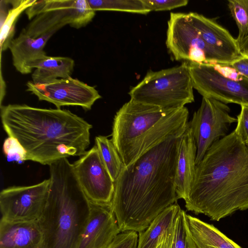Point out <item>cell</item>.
Segmentation results:
<instances>
[{"mask_svg": "<svg viewBox=\"0 0 248 248\" xmlns=\"http://www.w3.org/2000/svg\"><path fill=\"white\" fill-rule=\"evenodd\" d=\"M183 133L170 136L122 169L114 182L111 204L121 232L145 230L176 202V166Z\"/></svg>", "mask_w": 248, "mask_h": 248, "instance_id": "1", "label": "cell"}, {"mask_svg": "<svg viewBox=\"0 0 248 248\" xmlns=\"http://www.w3.org/2000/svg\"><path fill=\"white\" fill-rule=\"evenodd\" d=\"M188 211L219 221L248 209V145L234 131L215 141L196 165Z\"/></svg>", "mask_w": 248, "mask_h": 248, "instance_id": "2", "label": "cell"}, {"mask_svg": "<svg viewBox=\"0 0 248 248\" xmlns=\"http://www.w3.org/2000/svg\"><path fill=\"white\" fill-rule=\"evenodd\" d=\"M2 126L26 152V160L50 165L63 158L81 156L90 143L92 125L67 109L25 104L0 106Z\"/></svg>", "mask_w": 248, "mask_h": 248, "instance_id": "3", "label": "cell"}, {"mask_svg": "<svg viewBox=\"0 0 248 248\" xmlns=\"http://www.w3.org/2000/svg\"><path fill=\"white\" fill-rule=\"evenodd\" d=\"M50 186L37 220L43 248H78L91 211V202L82 189L67 158L49 165Z\"/></svg>", "mask_w": 248, "mask_h": 248, "instance_id": "4", "label": "cell"}, {"mask_svg": "<svg viewBox=\"0 0 248 248\" xmlns=\"http://www.w3.org/2000/svg\"><path fill=\"white\" fill-rule=\"evenodd\" d=\"M193 87L188 63L157 71H148L129 92L131 99L174 110L194 101Z\"/></svg>", "mask_w": 248, "mask_h": 248, "instance_id": "5", "label": "cell"}, {"mask_svg": "<svg viewBox=\"0 0 248 248\" xmlns=\"http://www.w3.org/2000/svg\"><path fill=\"white\" fill-rule=\"evenodd\" d=\"M193 88L225 104L248 106V79L230 65L188 63Z\"/></svg>", "mask_w": 248, "mask_h": 248, "instance_id": "6", "label": "cell"}, {"mask_svg": "<svg viewBox=\"0 0 248 248\" xmlns=\"http://www.w3.org/2000/svg\"><path fill=\"white\" fill-rule=\"evenodd\" d=\"M173 110L163 109L131 99L122 106L113 119L111 140L123 162L135 144Z\"/></svg>", "mask_w": 248, "mask_h": 248, "instance_id": "7", "label": "cell"}, {"mask_svg": "<svg viewBox=\"0 0 248 248\" xmlns=\"http://www.w3.org/2000/svg\"><path fill=\"white\" fill-rule=\"evenodd\" d=\"M166 44L175 60L228 65L201 36L193 25L189 13L170 14Z\"/></svg>", "mask_w": 248, "mask_h": 248, "instance_id": "8", "label": "cell"}, {"mask_svg": "<svg viewBox=\"0 0 248 248\" xmlns=\"http://www.w3.org/2000/svg\"><path fill=\"white\" fill-rule=\"evenodd\" d=\"M225 104L215 99L202 97L200 107L188 122L197 146L196 165L217 140L227 135L231 124L237 118L230 114Z\"/></svg>", "mask_w": 248, "mask_h": 248, "instance_id": "9", "label": "cell"}, {"mask_svg": "<svg viewBox=\"0 0 248 248\" xmlns=\"http://www.w3.org/2000/svg\"><path fill=\"white\" fill-rule=\"evenodd\" d=\"M50 179L31 186H12L0 193L1 219L11 222L39 219L46 200Z\"/></svg>", "mask_w": 248, "mask_h": 248, "instance_id": "10", "label": "cell"}, {"mask_svg": "<svg viewBox=\"0 0 248 248\" xmlns=\"http://www.w3.org/2000/svg\"><path fill=\"white\" fill-rule=\"evenodd\" d=\"M79 184L92 203L110 206L115 185L96 145L73 164Z\"/></svg>", "mask_w": 248, "mask_h": 248, "instance_id": "11", "label": "cell"}, {"mask_svg": "<svg viewBox=\"0 0 248 248\" xmlns=\"http://www.w3.org/2000/svg\"><path fill=\"white\" fill-rule=\"evenodd\" d=\"M26 86L27 91L36 95L39 100L51 103L57 108L71 106L89 110L101 98L94 87L71 77L43 84L29 81Z\"/></svg>", "mask_w": 248, "mask_h": 248, "instance_id": "12", "label": "cell"}, {"mask_svg": "<svg viewBox=\"0 0 248 248\" xmlns=\"http://www.w3.org/2000/svg\"><path fill=\"white\" fill-rule=\"evenodd\" d=\"M85 16L81 0H43L41 13L21 32L34 38L56 32L66 25L78 29Z\"/></svg>", "mask_w": 248, "mask_h": 248, "instance_id": "13", "label": "cell"}, {"mask_svg": "<svg viewBox=\"0 0 248 248\" xmlns=\"http://www.w3.org/2000/svg\"><path fill=\"white\" fill-rule=\"evenodd\" d=\"M120 232L111 207L91 202L89 217L78 248H108Z\"/></svg>", "mask_w": 248, "mask_h": 248, "instance_id": "14", "label": "cell"}, {"mask_svg": "<svg viewBox=\"0 0 248 248\" xmlns=\"http://www.w3.org/2000/svg\"><path fill=\"white\" fill-rule=\"evenodd\" d=\"M192 22L201 36L230 65L242 57L236 39L214 20L197 13H189Z\"/></svg>", "mask_w": 248, "mask_h": 248, "instance_id": "15", "label": "cell"}, {"mask_svg": "<svg viewBox=\"0 0 248 248\" xmlns=\"http://www.w3.org/2000/svg\"><path fill=\"white\" fill-rule=\"evenodd\" d=\"M197 146L188 122L181 137L176 166L175 186L178 200L188 196L196 170Z\"/></svg>", "mask_w": 248, "mask_h": 248, "instance_id": "16", "label": "cell"}, {"mask_svg": "<svg viewBox=\"0 0 248 248\" xmlns=\"http://www.w3.org/2000/svg\"><path fill=\"white\" fill-rule=\"evenodd\" d=\"M43 245L37 221L11 222L1 218L0 248H43Z\"/></svg>", "mask_w": 248, "mask_h": 248, "instance_id": "17", "label": "cell"}, {"mask_svg": "<svg viewBox=\"0 0 248 248\" xmlns=\"http://www.w3.org/2000/svg\"><path fill=\"white\" fill-rule=\"evenodd\" d=\"M55 31H52L38 38H32L22 32L10 42L8 48L11 52L13 64L22 74L31 73L27 64L31 61L46 53L44 50L48 40Z\"/></svg>", "mask_w": 248, "mask_h": 248, "instance_id": "18", "label": "cell"}, {"mask_svg": "<svg viewBox=\"0 0 248 248\" xmlns=\"http://www.w3.org/2000/svg\"><path fill=\"white\" fill-rule=\"evenodd\" d=\"M74 60L67 57H52L44 55L27 64L31 73L32 82L34 84L46 83L55 79L71 77L74 70Z\"/></svg>", "mask_w": 248, "mask_h": 248, "instance_id": "19", "label": "cell"}, {"mask_svg": "<svg viewBox=\"0 0 248 248\" xmlns=\"http://www.w3.org/2000/svg\"><path fill=\"white\" fill-rule=\"evenodd\" d=\"M187 220L197 248H242L213 225L188 215Z\"/></svg>", "mask_w": 248, "mask_h": 248, "instance_id": "20", "label": "cell"}, {"mask_svg": "<svg viewBox=\"0 0 248 248\" xmlns=\"http://www.w3.org/2000/svg\"><path fill=\"white\" fill-rule=\"evenodd\" d=\"M180 208L177 203L168 207L145 230L140 232L137 248H156L162 236L173 223Z\"/></svg>", "mask_w": 248, "mask_h": 248, "instance_id": "21", "label": "cell"}, {"mask_svg": "<svg viewBox=\"0 0 248 248\" xmlns=\"http://www.w3.org/2000/svg\"><path fill=\"white\" fill-rule=\"evenodd\" d=\"M34 0H10L13 7L7 13L1 10V17L4 19L1 20L0 26V48L1 51L6 50L11 41L14 39L15 33L16 23L18 17L24 11L30 7Z\"/></svg>", "mask_w": 248, "mask_h": 248, "instance_id": "22", "label": "cell"}, {"mask_svg": "<svg viewBox=\"0 0 248 248\" xmlns=\"http://www.w3.org/2000/svg\"><path fill=\"white\" fill-rule=\"evenodd\" d=\"M167 248H197L189 229L187 214L181 208L169 229Z\"/></svg>", "mask_w": 248, "mask_h": 248, "instance_id": "23", "label": "cell"}, {"mask_svg": "<svg viewBox=\"0 0 248 248\" xmlns=\"http://www.w3.org/2000/svg\"><path fill=\"white\" fill-rule=\"evenodd\" d=\"M95 142L102 161L115 182L124 167L121 157L111 140L107 137L96 136Z\"/></svg>", "mask_w": 248, "mask_h": 248, "instance_id": "24", "label": "cell"}, {"mask_svg": "<svg viewBox=\"0 0 248 248\" xmlns=\"http://www.w3.org/2000/svg\"><path fill=\"white\" fill-rule=\"evenodd\" d=\"M91 8L96 11H114L146 15L151 11L142 0H87Z\"/></svg>", "mask_w": 248, "mask_h": 248, "instance_id": "25", "label": "cell"}, {"mask_svg": "<svg viewBox=\"0 0 248 248\" xmlns=\"http://www.w3.org/2000/svg\"><path fill=\"white\" fill-rule=\"evenodd\" d=\"M228 5L238 29L236 40L239 47L248 37V0H229Z\"/></svg>", "mask_w": 248, "mask_h": 248, "instance_id": "26", "label": "cell"}, {"mask_svg": "<svg viewBox=\"0 0 248 248\" xmlns=\"http://www.w3.org/2000/svg\"><path fill=\"white\" fill-rule=\"evenodd\" d=\"M3 150L8 159L16 161H26L27 154L24 148L18 141L11 137H8L4 141Z\"/></svg>", "mask_w": 248, "mask_h": 248, "instance_id": "27", "label": "cell"}, {"mask_svg": "<svg viewBox=\"0 0 248 248\" xmlns=\"http://www.w3.org/2000/svg\"><path fill=\"white\" fill-rule=\"evenodd\" d=\"M146 7L151 11L170 10L186 6L187 0H142Z\"/></svg>", "mask_w": 248, "mask_h": 248, "instance_id": "28", "label": "cell"}, {"mask_svg": "<svg viewBox=\"0 0 248 248\" xmlns=\"http://www.w3.org/2000/svg\"><path fill=\"white\" fill-rule=\"evenodd\" d=\"M241 108L234 131L243 143L248 145V106H241Z\"/></svg>", "mask_w": 248, "mask_h": 248, "instance_id": "29", "label": "cell"}, {"mask_svg": "<svg viewBox=\"0 0 248 248\" xmlns=\"http://www.w3.org/2000/svg\"><path fill=\"white\" fill-rule=\"evenodd\" d=\"M138 243L137 232L127 231L119 233L108 248H137Z\"/></svg>", "mask_w": 248, "mask_h": 248, "instance_id": "30", "label": "cell"}, {"mask_svg": "<svg viewBox=\"0 0 248 248\" xmlns=\"http://www.w3.org/2000/svg\"><path fill=\"white\" fill-rule=\"evenodd\" d=\"M230 65L237 72L248 79V57L243 56Z\"/></svg>", "mask_w": 248, "mask_h": 248, "instance_id": "31", "label": "cell"}, {"mask_svg": "<svg viewBox=\"0 0 248 248\" xmlns=\"http://www.w3.org/2000/svg\"><path fill=\"white\" fill-rule=\"evenodd\" d=\"M169 229L165 232L160 239L156 248H167L168 244Z\"/></svg>", "mask_w": 248, "mask_h": 248, "instance_id": "32", "label": "cell"}, {"mask_svg": "<svg viewBox=\"0 0 248 248\" xmlns=\"http://www.w3.org/2000/svg\"><path fill=\"white\" fill-rule=\"evenodd\" d=\"M239 49L243 56L248 57V37L240 46Z\"/></svg>", "mask_w": 248, "mask_h": 248, "instance_id": "33", "label": "cell"}, {"mask_svg": "<svg viewBox=\"0 0 248 248\" xmlns=\"http://www.w3.org/2000/svg\"><path fill=\"white\" fill-rule=\"evenodd\" d=\"M5 83L4 79L2 78V74L1 73L0 76V106L1 105L3 98L5 94Z\"/></svg>", "mask_w": 248, "mask_h": 248, "instance_id": "34", "label": "cell"}]
</instances>
